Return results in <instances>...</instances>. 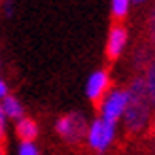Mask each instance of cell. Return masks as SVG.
Here are the masks:
<instances>
[{
    "mask_svg": "<svg viewBox=\"0 0 155 155\" xmlns=\"http://www.w3.org/2000/svg\"><path fill=\"white\" fill-rule=\"evenodd\" d=\"M87 129H89V123L81 112L66 114L63 117H59L55 123V133L59 134L61 140L70 146L83 142L85 136H87Z\"/></svg>",
    "mask_w": 155,
    "mask_h": 155,
    "instance_id": "7a4b0ae2",
    "label": "cell"
},
{
    "mask_svg": "<svg viewBox=\"0 0 155 155\" xmlns=\"http://www.w3.org/2000/svg\"><path fill=\"white\" fill-rule=\"evenodd\" d=\"M38 133L40 130H38V125H36L34 119L23 115L21 119L15 121V134H17L19 140H36Z\"/></svg>",
    "mask_w": 155,
    "mask_h": 155,
    "instance_id": "52a82bcc",
    "label": "cell"
},
{
    "mask_svg": "<svg viewBox=\"0 0 155 155\" xmlns=\"http://www.w3.org/2000/svg\"><path fill=\"white\" fill-rule=\"evenodd\" d=\"M150 36L155 44V8L151 10V17H150Z\"/></svg>",
    "mask_w": 155,
    "mask_h": 155,
    "instance_id": "5bb4252c",
    "label": "cell"
},
{
    "mask_svg": "<svg viewBox=\"0 0 155 155\" xmlns=\"http://www.w3.org/2000/svg\"><path fill=\"white\" fill-rule=\"evenodd\" d=\"M133 6V0H110V12L114 19H125L129 10Z\"/></svg>",
    "mask_w": 155,
    "mask_h": 155,
    "instance_id": "9c48e42d",
    "label": "cell"
},
{
    "mask_svg": "<svg viewBox=\"0 0 155 155\" xmlns=\"http://www.w3.org/2000/svg\"><path fill=\"white\" fill-rule=\"evenodd\" d=\"M127 104H129V89H119V87L110 89L100 100V106H98L100 117L119 123L127 110Z\"/></svg>",
    "mask_w": 155,
    "mask_h": 155,
    "instance_id": "277c9868",
    "label": "cell"
},
{
    "mask_svg": "<svg viewBox=\"0 0 155 155\" xmlns=\"http://www.w3.org/2000/svg\"><path fill=\"white\" fill-rule=\"evenodd\" d=\"M2 6H4V12H6V15L10 17V15L13 13V6H12V2H10V0H4V2H2Z\"/></svg>",
    "mask_w": 155,
    "mask_h": 155,
    "instance_id": "9a60e30c",
    "label": "cell"
},
{
    "mask_svg": "<svg viewBox=\"0 0 155 155\" xmlns=\"http://www.w3.org/2000/svg\"><path fill=\"white\" fill-rule=\"evenodd\" d=\"M144 2H148V0H133V4H144Z\"/></svg>",
    "mask_w": 155,
    "mask_h": 155,
    "instance_id": "e0dca14e",
    "label": "cell"
},
{
    "mask_svg": "<svg viewBox=\"0 0 155 155\" xmlns=\"http://www.w3.org/2000/svg\"><path fill=\"white\" fill-rule=\"evenodd\" d=\"M127 40H129L127 28L123 25H114L106 38V57L110 61H117L127 48Z\"/></svg>",
    "mask_w": 155,
    "mask_h": 155,
    "instance_id": "8992f818",
    "label": "cell"
},
{
    "mask_svg": "<svg viewBox=\"0 0 155 155\" xmlns=\"http://www.w3.org/2000/svg\"><path fill=\"white\" fill-rule=\"evenodd\" d=\"M40 150L36 146V140H21L17 144V155H38Z\"/></svg>",
    "mask_w": 155,
    "mask_h": 155,
    "instance_id": "8fae6325",
    "label": "cell"
},
{
    "mask_svg": "<svg viewBox=\"0 0 155 155\" xmlns=\"http://www.w3.org/2000/svg\"><path fill=\"white\" fill-rule=\"evenodd\" d=\"M4 151H6L4 150V142H0V155H4Z\"/></svg>",
    "mask_w": 155,
    "mask_h": 155,
    "instance_id": "2e32d148",
    "label": "cell"
},
{
    "mask_svg": "<svg viewBox=\"0 0 155 155\" xmlns=\"http://www.w3.org/2000/svg\"><path fill=\"white\" fill-rule=\"evenodd\" d=\"M110 91V74L108 70H93L85 81V97H87L91 102H100L102 97Z\"/></svg>",
    "mask_w": 155,
    "mask_h": 155,
    "instance_id": "5b68a950",
    "label": "cell"
},
{
    "mask_svg": "<svg viewBox=\"0 0 155 155\" xmlns=\"http://www.w3.org/2000/svg\"><path fill=\"white\" fill-rule=\"evenodd\" d=\"M127 89H129V104L125 114H123V125H125L129 134H140L148 129L153 112L146 78L140 76L134 78Z\"/></svg>",
    "mask_w": 155,
    "mask_h": 155,
    "instance_id": "6da1fadb",
    "label": "cell"
},
{
    "mask_svg": "<svg viewBox=\"0 0 155 155\" xmlns=\"http://www.w3.org/2000/svg\"><path fill=\"white\" fill-rule=\"evenodd\" d=\"M6 95H10V87H8V83L2 76H0V100H2Z\"/></svg>",
    "mask_w": 155,
    "mask_h": 155,
    "instance_id": "4fadbf2b",
    "label": "cell"
},
{
    "mask_svg": "<svg viewBox=\"0 0 155 155\" xmlns=\"http://www.w3.org/2000/svg\"><path fill=\"white\" fill-rule=\"evenodd\" d=\"M0 2H2V0H0Z\"/></svg>",
    "mask_w": 155,
    "mask_h": 155,
    "instance_id": "ac0fdd59",
    "label": "cell"
},
{
    "mask_svg": "<svg viewBox=\"0 0 155 155\" xmlns=\"http://www.w3.org/2000/svg\"><path fill=\"white\" fill-rule=\"evenodd\" d=\"M115 125L117 123L114 121H108L104 117H97L89 123V129H87V136H85V142H87L89 150L97 151V153H104L112 148V144L115 140Z\"/></svg>",
    "mask_w": 155,
    "mask_h": 155,
    "instance_id": "3957f363",
    "label": "cell"
},
{
    "mask_svg": "<svg viewBox=\"0 0 155 155\" xmlns=\"http://www.w3.org/2000/svg\"><path fill=\"white\" fill-rule=\"evenodd\" d=\"M6 130H8V115H6V112H4L2 104H0V142H4Z\"/></svg>",
    "mask_w": 155,
    "mask_h": 155,
    "instance_id": "7c38bea8",
    "label": "cell"
},
{
    "mask_svg": "<svg viewBox=\"0 0 155 155\" xmlns=\"http://www.w3.org/2000/svg\"><path fill=\"white\" fill-rule=\"evenodd\" d=\"M0 104H2V108H4L8 119L17 121V119H21L23 115H25V110H23L21 100L17 97H13V95H6L2 100H0Z\"/></svg>",
    "mask_w": 155,
    "mask_h": 155,
    "instance_id": "ba28073f",
    "label": "cell"
},
{
    "mask_svg": "<svg viewBox=\"0 0 155 155\" xmlns=\"http://www.w3.org/2000/svg\"><path fill=\"white\" fill-rule=\"evenodd\" d=\"M146 83H148V93H150V98H151V106H153V112H155V59L146 66Z\"/></svg>",
    "mask_w": 155,
    "mask_h": 155,
    "instance_id": "30bf717a",
    "label": "cell"
}]
</instances>
